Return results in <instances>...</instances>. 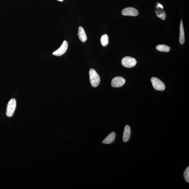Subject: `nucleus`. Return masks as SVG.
Instances as JSON below:
<instances>
[{
	"label": "nucleus",
	"mask_w": 189,
	"mask_h": 189,
	"mask_svg": "<svg viewBox=\"0 0 189 189\" xmlns=\"http://www.w3.org/2000/svg\"><path fill=\"white\" fill-rule=\"evenodd\" d=\"M179 41L181 45H183L185 42L184 32L182 20L181 21L180 23Z\"/></svg>",
	"instance_id": "12"
},
{
	"label": "nucleus",
	"mask_w": 189,
	"mask_h": 189,
	"mask_svg": "<svg viewBox=\"0 0 189 189\" xmlns=\"http://www.w3.org/2000/svg\"><path fill=\"white\" fill-rule=\"evenodd\" d=\"M156 10L155 12L157 16L162 20H165L166 18V14L164 10L163 6L160 4L157 3Z\"/></svg>",
	"instance_id": "8"
},
{
	"label": "nucleus",
	"mask_w": 189,
	"mask_h": 189,
	"mask_svg": "<svg viewBox=\"0 0 189 189\" xmlns=\"http://www.w3.org/2000/svg\"><path fill=\"white\" fill-rule=\"evenodd\" d=\"M16 107V100L14 98L10 100L7 105L6 115L8 117H11L14 115Z\"/></svg>",
	"instance_id": "3"
},
{
	"label": "nucleus",
	"mask_w": 189,
	"mask_h": 189,
	"mask_svg": "<svg viewBox=\"0 0 189 189\" xmlns=\"http://www.w3.org/2000/svg\"><path fill=\"white\" fill-rule=\"evenodd\" d=\"M109 37L106 34L103 35L100 39V43L103 46H106L109 44Z\"/></svg>",
	"instance_id": "14"
},
{
	"label": "nucleus",
	"mask_w": 189,
	"mask_h": 189,
	"mask_svg": "<svg viewBox=\"0 0 189 189\" xmlns=\"http://www.w3.org/2000/svg\"><path fill=\"white\" fill-rule=\"evenodd\" d=\"M156 49L159 51L169 52L170 50L169 46L165 45H159L156 46Z\"/></svg>",
	"instance_id": "13"
},
{
	"label": "nucleus",
	"mask_w": 189,
	"mask_h": 189,
	"mask_svg": "<svg viewBox=\"0 0 189 189\" xmlns=\"http://www.w3.org/2000/svg\"><path fill=\"white\" fill-rule=\"evenodd\" d=\"M78 36L80 40L84 43L87 40V38L85 31L82 26H80L79 28Z\"/></svg>",
	"instance_id": "11"
},
{
	"label": "nucleus",
	"mask_w": 189,
	"mask_h": 189,
	"mask_svg": "<svg viewBox=\"0 0 189 189\" xmlns=\"http://www.w3.org/2000/svg\"><path fill=\"white\" fill-rule=\"evenodd\" d=\"M58 1L60 2H62L64 1V0H58Z\"/></svg>",
	"instance_id": "16"
},
{
	"label": "nucleus",
	"mask_w": 189,
	"mask_h": 189,
	"mask_svg": "<svg viewBox=\"0 0 189 189\" xmlns=\"http://www.w3.org/2000/svg\"><path fill=\"white\" fill-rule=\"evenodd\" d=\"M122 14L123 16H136L138 15L139 12L136 8L129 7L124 9L122 11Z\"/></svg>",
	"instance_id": "6"
},
{
	"label": "nucleus",
	"mask_w": 189,
	"mask_h": 189,
	"mask_svg": "<svg viewBox=\"0 0 189 189\" xmlns=\"http://www.w3.org/2000/svg\"><path fill=\"white\" fill-rule=\"evenodd\" d=\"M122 64L124 67L127 68H132L135 66L136 61L135 58L131 56H126L122 60Z\"/></svg>",
	"instance_id": "2"
},
{
	"label": "nucleus",
	"mask_w": 189,
	"mask_h": 189,
	"mask_svg": "<svg viewBox=\"0 0 189 189\" xmlns=\"http://www.w3.org/2000/svg\"><path fill=\"white\" fill-rule=\"evenodd\" d=\"M151 82H152L153 88L155 90L163 91L165 89V84L161 80L157 78L152 77L151 79Z\"/></svg>",
	"instance_id": "4"
},
{
	"label": "nucleus",
	"mask_w": 189,
	"mask_h": 189,
	"mask_svg": "<svg viewBox=\"0 0 189 189\" xmlns=\"http://www.w3.org/2000/svg\"><path fill=\"white\" fill-rule=\"evenodd\" d=\"M116 138V134L112 132L109 134L106 138L102 142L105 144H110L114 142Z\"/></svg>",
	"instance_id": "10"
},
{
	"label": "nucleus",
	"mask_w": 189,
	"mask_h": 189,
	"mask_svg": "<svg viewBox=\"0 0 189 189\" xmlns=\"http://www.w3.org/2000/svg\"><path fill=\"white\" fill-rule=\"evenodd\" d=\"M90 81L91 85L93 87H97L100 82L99 75L94 69H90L89 72Z\"/></svg>",
	"instance_id": "1"
},
{
	"label": "nucleus",
	"mask_w": 189,
	"mask_h": 189,
	"mask_svg": "<svg viewBox=\"0 0 189 189\" xmlns=\"http://www.w3.org/2000/svg\"><path fill=\"white\" fill-rule=\"evenodd\" d=\"M68 47V42L66 40L64 41L62 46L53 52V55L56 56H60L65 53L67 51Z\"/></svg>",
	"instance_id": "7"
},
{
	"label": "nucleus",
	"mask_w": 189,
	"mask_h": 189,
	"mask_svg": "<svg viewBox=\"0 0 189 189\" xmlns=\"http://www.w3.org/2000/svg\"><path fill=\"white\" fill-rule=\"evenodd\" d=\"M131 130L130 126L128 125H126L125 126L124 129L123 141L124 142H127L129 140L131 136Z\"/></svg>",
	"instance_id": "9"
},
{
	"label": "nucleus",
	"mask_w": 189,
	"mask_h": 189,
	"mask_svg": "<svg viewBox=\"0 0 189 189\" xmlns=\"http://www.w3.org/2000/svg\"><path fill=\"white\" fill-rule=\"evenodd\" d=\"M184 177L185 180L188 183L189 182V167L188 166L186 168L185 171L184 173Z\"/></svg>",
	"instance_id": "15"
},
{
	"label": "nucleus",
	"mask_w": 189,
	"mask_h": 189,
	"mask_svg": "<svg viewBox=\"0 0 189 189\" xmlns=\"http://www.w3.org/2000/svg\"><path fill=\"white\" fill-rule=\"evenodd\" d=\"M125 82V80L123 77L117 76L112 79L111 81V85L113 87H120L124 85Z\"/></svg>",
	"instance_id": "5"
}]
</instances>
